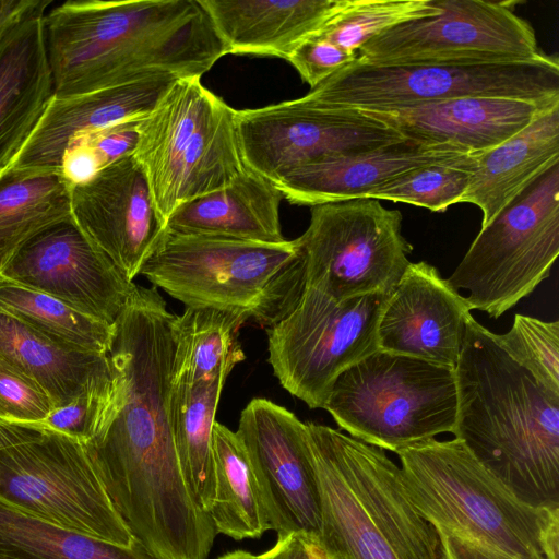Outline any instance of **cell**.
Segmentation results:
<instances>
[{
  "label": "cell",
  "instance_id": "6da1fadb",
  "mask_svg": "<svg viewBox=\"0 0 559 559\" xmlns=\"http://www.w3.org/2000/svg\"><path fill=\"white\" fill-rule=\"evenodd\" d=\"M44 27L55 97L200 79L227 55L200 0H71L46 11Z\"/></svg>",
  "mask_w": 559,
  "mask_h": 559
},
{
  "label": "cell",
  "instance_id": "7a4b0ae2",
  "mask_svg": "<svg viewBox=\"0 0 559 559\" xmlns=\"http://www.w3.org/2000/svg\"><path fill=\"white\" fill-rule=\"evenodd\" d=\"M455 377L454 438L516 498L559 508V394L513 360L472 314Z\"/></svg>",
  "mask_w": 559,
  "mask_h": 559
},
{
  "label": "cell",
  "instance_id": "3957f363",
  "mask_svg": "<svg viewBox=\"0 0 559 559\" xmlns=\"http://www.w3.org/2000/svg\"><path fill=\"white\" fill-rule=\"evenodd\" d=\"M307 426L320 493L318 537L331 559H442L437 530L382 449Z\"/></svg>",
  "mask_w": 559,
  "mask_h": 559
},
{
  "label": "cell",
  "instance_id": "277c9868",
  "mask_svg": "<svg viewBox=\"0 0 559 559\" xmlns=\"http://www.w3.org/2000/svg\"><path fill=\"white\" fill-rule=\"evenodd\" d=\"M409 498L438 533L488 559H559V508L516 498L453 438L396 452Z\"/></svg>",
  "mask_w": 559,
  "mask_h": 559
},
{
  "label": "cell",
  "instance_id": "5b68a950",
  "mask_svg": "<svg viewBox=\"0 0 559 559\" xmlns=\"http://www.w3.org/2000/svg\"><path fill=\"white\" fill-rule=\"evenodd\" d=\"M186 307H212L270 328L298 304L306 287L298 238L263 243L166 229L140 272Z\"/></svg>",
  "mask_w": 559,
  "mask_h": 559
},
{
  "label": "cell",
  "instance_id": "8992f818",
  "mask_svg": "<svg viewBox=\"0 0 559 559\" xmlns=\"http://www.w3.org/2000/svg\"><path fill=\"white\" fill-rule=\"evenodd\" d=\"M237 112L190 78L177 80L140 121L133 156L165 225L179 205L227 186L247 167Z\"/></svg>",
  "mask_w": 559,
  "mask_h": 559
},
{
  "label": "cell",
  "instance_id": "52a82bcc",
  "mask_svg": "<svg viewBox=\"0 0 559 559\" xmlns=\"http://www.w3.org/2000/svg\"><path fill=\"white\" fill-rule=\"evenodd\" d=\"M324 409L350 437L396 453L453 432L455 369L378 349L336 378Z\"/></svg>",
  "mask_w": 559,
  "mask_h": 559
},
{
  "label": "cell",
  "instance_id": "ba28073f",
  "mask_svg": "<svg viewBox=\"0 0 559 559\" xmlns=\"http://www.w3.org/2000/svg\"><path fill=\"white\" fill-rule=\"evenodd\" d=\"M559 97V61L372 63L358 58L300 98L322 108L386 111L467 97Z\"/></svg>",
  "mask_w": 559,
  "mask_h": 559
},
{
  "label": "cell",
  "instance_id": "9c48e42d",
  "mask_svg": "<svg viewBox=\"0 0 559 559\" xmlns=\"http://www.w3.org/2000/svg\"><path fill=\"white\" fill-rule=\"evenodd\" d=\"M559 254V164L528 185L471 243L447 282L469 310L498 319L549 276Z\"/></svg>",
  "mask_w": 559,
  "mask_h": 559
},
{
  "label": "cell",
  "instance_id": "30bf717a",
  "mask_svg": "<svg viewBox=\"0 0 559 559\" xmlns=\"http://www.w3.org/2000/svg\"><path fill=\"white\" fill-rule=\"evenodd\" d=\"M0 497L63 531L132 547L83 440L46 427L0 450Z\"/></svg>",
  "mask_w": 559,
  "mask_h": 559
},
{
  "label": "cell",
  "instance_id": "8fae6325",
  "mask_svg": "<svg viewBox=\"0 0 559 559\" xmlns=\"http://www.w3.org/2000/svg\"><path fill=\"white\" fill-rule=\"evenodd\" d=\"M389 295L336 301L306 286L296 307L266 329L269 362L281 385L310 408H324L336 378L379 349Z\"/></svg>",
  "mask_w": 559,
  "mask_h": 559
},
{
  "label": "cell",
  "instance_id": "7c38bea8",
  "mask_svg": "<svg viewBox=\"0 0 559 559\" xmlns=\"http://www.w3.org/2000/svg\"><path fill=\"white\" fill-rule=\"evenodd\" d=\"M402 222L400 211L374 199L311 206L309 226L298 237L306 286L336 301L391 294L413 250L402 234Z\"/></svg>",
  "mask_w": 559,
  "mask_h": 559
},
{
  "label": "cell",
  "instance_id": "4fadbf2b",
  "mask_svg": "<svg viewBox=\"0 0 559 559\" xmlns=\"http://www.w3.org/2000/svg\"><path fill=\"white\" fill-rule=\"evenodd\" d=\"M439 14L400 23L368 40L357 58L372 63L513 62L537 57L533 26L515 2L437 0Z\"/></svg>",
  "mask_w": 559,
  "mask_h": 559
},
{
  "label": "cell",
  "instance_id": "5bb4252c",
  "mask_svg": "<svg viewBox=\"0 0 559 559\" xmlns=\"http://www.w3.org/2000/svg\"><path fill=\"white\" fill-rule=\"evenodd\" d=\"M237 123L246 166L273 183L323 157L371 151L405 140L357 110L317 107L300 98L238 110Z\"/></svg>",
  "mask_w": 559,
  "mask_h": 559
},
{
  "label": "cell",
  "instance_id": "9a60e30c",
  "mask_svg": "<svg viewBox=\"0 0 559 559\" xmlns=\"http://www.w3.org/2000/svg\"><path fill=\"white\" fill-rule=\"evenodd\" d=\"M237 435L254 472L270 531L319 536L320 493L307 424L266 399L242 409Z\"/></svg>",
  "mask_w": 559,
  "mask_h": 559
},
{
  "label": "cell",
  "instance_id": "2e32d148",
  "mask_svg": "<svg viewBox=\"0 0 559 559\" xmlns=\"http://www.w3.org/2000/svg\"><path fill=\"white\" fill-rule=\"evenodd\" d=\"M0 275L111 325L136 286L72 217L26 242Z\"/></svg>",
  "mask_w": 559,
  "mask_h": 559
},
{
  "label": "cell",
  "instance_id": "e0dca14e",
  "mask_svg": "<svg viewBox=\"0 0 559 559\" xmlns=\"http://www.w3.org/2000/svg\"><path fill=\"white\" fill-rule=\"evenodd\" d=\"M71 209L81 230L130 282L140 275L166 231L133 155L74 185Z\"/></svg>",
  "mask_w": 559,
  "mask_h": 559
},
{
  "label": "cell",
  "instance_id": "ac0fdd59",
  "mask_svg": "<svg viewBox=\"0 0 559 559\" xmlns=\"http://www.w3.org/2000/svg\"><path fill=\"white\" fill-rule=\"evenodd\" d=\"M469 314L464 296L435 266L411 262L381 311L379 349L455 369Z\"/></svg>",
  "mask_w": 559,
  "mask_h": 559
},
{
  "label": "cell",
  "instance_id": "d6986e66",
  "mask_svg": "<svg viewBox=\"0 0 559 559\" xmlns=\"http://www.w3.org/2000/svg\"><path fill=\"white\" fill-rule=\"evenodd\" d=\"M559 97L528 100L467 96L386 111H364L403 139L423 145H454L467 154L488 151L527 127Z\"/></svg>",
  "mask_w": 559,
  "mask_h": 559
},
{
  "label": "cell",
  "instance_id": "ffe728a7",
  "mask_svg": "<svg viewBox=\"0 0 559 559\" xmlns=\"http://www.w3.org/2000/svg\"><path fill=\"white\" fill-rule=\"evenodd\" d=\"M450 145L408 140L376 150L323 157L287 173L275 182L289 203L313 206L364 199L374 188L407 171L465 155Z\"/></svg>",
  "mask_w": 559,
  "mask_h": 559
},
{
  "label": "cell",
  "instance_id": "44dd1931",
  "mask_svg": "<svg viewBox=\"0 0 559 559\" xmlns=\"http://www.w3.org/2000/svg\"><path fill=\"white\" fill-rule=\"evenodd\" d=\"M177 80L173 74H160L88 94L53 96L12 164L61 168L63 153L74 139L146 117Z\"/></svg>",
  "mask_w": 559,
  "mask_h": 559
},
{
  "label": "cell",
  "instance_id": "7402d4cb",
  "mask_svg": "<svg viewBox=\"0 0 559 559\" xmlns=\"http://www.w3.org/2000/svg\"><path fill=\"white\" fill-rule=\"evenodd\" d=\"M40 7L0 41V173L10 166L53 97Z\"/></svg>",
  "mask_w": 559,
  "mask_h": 559
},
{
  "label": "cell",
  "instance_id": "603a6c76",
  "mask_svg": "<svg viewBox=\"0 0 559 559\" xmlns=\"http://www.w3.org/2000/svg\"><path fill=\"white\" fill-rule=\"evenodd\" d=\"M226 52L288 59L341 0H200Z\"/></svg>",
  "mask_w": 559,
  "mask_h": 559
},
{
  "label": "cell",
  "instance_id": "cb8c5ba5",
  "mask_svg": "<svg viewBox=\"0 0 559 559\" xmlns=\"http://www.w3.org/2000/svg\"><path fill=\"white\" fill-rule=\"evenodd\" d=\"M280 189L248 166L227 186L179 205L166 229L181 235L280 243Z\"/></svg>",
  "mask_w": 559,
  "mask_h": 559
},
{
  "label": "cell",
  "instance_id": "d4e9b609",
  "mask_svg": "<svg viewBox=\"0 0 559 559\" xmlns=\"http://www.w3.org/2000/svg\"><path fill=\"white\" fill-rule=\"evenodd\" d=\"M559 164V105L539 114L499 145L474 154L468 186L459 203L476 205L481 227L528 185Z\"/></svg>",
  "mask_w": 559,
  "mask_h": 559
},
{
  "label": "cell",
  "instance_id": "484cf974",
  "mask_svg": "<svg viewBox=\"0 0 559 559\" xmlns=\"http://www.w3.org/2000/svg\"><path fill=\"white\" fill-rule=\"evenodd\" d=\"M0 364L38 384L55 407L114 385L108 355L57 344L2 310Z\"/></svg>",
  "mask_w": 559,
  "mask_h": 559
},
{
  "label": "cell",
  "instance_id": "4316f807",
  "mask_svg": "<svg viewBox=\"0 0 559 559\" xmlns=\"http://www.w3.org/2000/svg\"><path fill=\"white\" fill-rule=\"evenodd\" d=\"M72 187L61 168L11 164L0 173V273L37 234L72 217Z\"/></svg>",
  "mask_w": 559,
  "mask_h": 559
},
{
  "label": "cell",
  "instance_id": "83f0119b",
  "mask_svg": "<svg viewBox=\"0 0 559 559\" xmlns=\"http://www.w3.org/2000/svg\"><path fill=\"white\" fill-rule=\"evenodd\" d=\"M246 320L212 307H186L173 322V384L211 381L233 371L245 359L238 340Z\"/></svg>",
  "mask_w": 559,
  "mask_h": 559
},
{
  "label": "cell",
  "instance_id": "f1b7e54d",
  "mask_svg": "<svg viewBox=\"0 0 559 559\" xmlns=\"http://www.w3.org/2000/svg\"><path fill=\"white\" fill-rule=\"evenodd\" d=\"M214 496L207 512L216 534L235 540L260 538L270 524L245 447L236 431L213 427Z\"/></svg>",
  "mask_w": 559,
  "mask_h": 559
},
{
  "label": "cell",
  "instance_id": "f546056e",
  "mask_svg": "<svg viewBox=\"0 0 559 559\" xmlns=\"http://www.w3.org/2000/svg\"><path fill=\"white\" fill-rule=\"evenodd\" d=\"M226 378L171 383L170 417L177 456L191 495L206 513L214 496L213 427Z\"/></svg>",
  "mask_w": 559,
  "mask_h": 559
},
{
  "label": "cell",
  "instance_id": "4dcf8cb0",
  "mask_svg": "<svg viewBox=\"0 0 559 559\" xmlns=\"http://www.w3.org/2000/svg\"><path fill=\"white\" fill-rule=\"evenodd\" d=\"M0 559H153L139 544L116 546L63 531L0 497Z\"/></svg>",
  "mask_w": 559,
  "mask_h": 559
},
{
  "label": "cell",
  "instance_id": "1f68e13d",
  "mask_svg": "<svg viewBox=\"0 0 559 559\" xmlns=\"http://www.w3.org/2000/svg\"><path fill=\"white\" fill-rule=\"evenodd\" d=\"M0 310L72 349L107 355L114 324L91 318L63 301L0 275Z\"/></svg>",
  "mask_w": 559,
  "mask_h": 559
},
{
  "label": "cell",
  "instance_id": "d6a6232c",
  "mask_svg": "<svg viewBox=\"0 0 559 559\" xmlns=\"http://www.w3.org/2000/svg\"><path fill=\"white\" fill-rule=\"evenodd\" d=\"M440 12L437 0H341L311 35L357 57L359 49L382 32Z\"/></svg>",
  "mask_w": 559,
  "mask_h": 559
},
{
  "label": "cell",
  "instance_id": "836d02e7",
  "mask_svg": "<svg viewBox=\"0 0 559 559\" xmlns=\"http://www.w3.org/2000/svg\"><path fill=\"white\" fill-rule=\"evenodd\" d=\"M474 154L407 171L374 188L364 199L407 203L444 212L460 202L473 171Z\"/></svg>",
  "mask_w": 559,
  "mask_h": 559
},
{
  "label": "cell",
  "instance_id": "e575fe53",
  "mask_svg": "<svg viewBox=\"0 0 559 559\" xmlns=\"http://www.w3.org/2000/svg\"><path fill=\"white\" fill-rule=\"evenodd\" d=\"M499 346L531 372L546 389L559 394V322L515 314L504 334H495Z\"/></svg>",
  "mask_w": 559,
  "mask_h": 559
},
{
  "label": "cell",
  "instance_id": "d590c367",
  "mask_svg": "<svg viewBox=\"0 0 559 559\" xmlns=\"http://www.w3.org/2000/svg\"><path fill=\"white\" fill-rule=\"evenodd\" d=\"M141 119L114 124L74 139L63 153L61 170L74 186L91 179L106 166L133 155Z\"/></svg>",
  "mask_w": 559,
  "mask_h": 559
},
{
  "label": "cell",
  "instance_id": "8d00e7d4",
  "mask_svg": "<svg viewBox=\"0 0 559 559\" xmlns=\"http://www.w3.org/2000/svg\"><path fill=\"white\" fill-rule=\"evenodd\" d=\"M53 408L38 384L0 364V419L44 425Z\"/></svg>",
  "mask_w": 559,
  "mask_h": 559
},
{
  "label": "cell",
  "instance_id": "74e56055",
  "mask_svg": "<svg viewBox=\"0 0 559 559\" xmlns=\"http://www.w3.org/2000/svg\"><path fill=\"white\" fill-rule=\"evenodd\" d=\"M356 58L337 46L310 35L296 47L287 61L313 88Z\"/></svg>",
  "mask_w": 559,
  "mask_h": 559
},
{
  "label": "cell",
  "instance_id": "f35d334b",
  "mask_svg": "<svg viewBox=\"0 0 559 559\" xmlns=\"http://www.w3.org/2000/svg\"><path fill=\"white\" fill-rule=\"evenodd\" d=\"M51 0H0V41L20 22Z\"/></svg>",
  "mask_w": 559,
  "mask_h": 559
},
{
  "label": "cell",
  "instance_id": "ab89813d",
  "mask_svg": "<svg viewBox=\"0 0 559 559\" xmlns=\"http://www.w3.org/2000/svg\"><path fill=\"white\" fill-rule=\"evenodd\" d=\"M308 534L294 532L278 534L275 545L261 554L262 559H311L308 543Z\"/></svg>",
  "mask_w": 559,
  "mask_h": 559
},
{
  "label": "cell",
  "instance_id": "60d3db41",
  "mask_svg": "<svg viewBox=\"0 0 559 559\" xmlns=\"http://www.w3.org/2000/svg\"><path fill=\"white\" fill-rule=\"evenodd\" d=\"M46 428L40 424H24L0 419V450L31 439Z\"/></svg>",
  "mask_w": 559,
  "mask_h": 559
},
{
  "label": "cell",
  "instance_id": "b9f144b4",
  "mask_svg": "<svg viewBox=\"0 0 559 559\" xmlns=\"http://www.w3.org/2000/svg\"><path fill=\"white\" fill-rule=\"evenodd\" d=\"M438 535L440 539L442 559H488L479 551L461 540L440 533H438Z\"/></svg>",
  "mask_w": 559,
  "mask_h": 559
},
{
  "label": "cell",
  "instance_id": "7bdbcfd3",
  "mask_svg": "<svg viewBox=\"0 0 559 559\" xmlns=\"http://www.w3.org/2000/svg\"><path fill=\"white\" fill-rule=\"evenodd\" d=\"M307 543L311 559H331L325 549L322 547L317 535L308 534Z\"/></svg>",
  "mask_w": 559,
  "mask_h": 559
},
{
  "label": "cell",
  "instance_id": "ee69618b",
  "mask_svg": "<svg viewBox=\"0 0 559 559\" xmlns=\"http://www.w3.org/2000/svg\"><path fill=\"white\" fill-rule=\"evenodd\" d=\"M217 559H262L261 555L257 556L243 550H236L233 552H227Z\"/></svg>",
  "mask_w": 559,
  "mask_h": 559
}]
</instances>
